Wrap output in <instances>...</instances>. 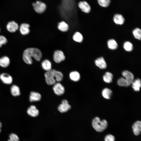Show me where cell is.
<instances>
[{"mask_svg":"<svg viewBox=\"0 0 141 141\" xmlns=\"http://www.w3.org/2000/svg\"><path fill=\"white\" fill-rule=\"evenodd\" d=\"M34 11L39 14L44 13L47 8L46 5L44 2L40 1H36L32 4Z\"/></svg>","mask_w":141,"mask_h":141,"instance_id":"3957f363","label":"cell"},{"mask_svg":"<svg viewBox=\"0 0 141 141\" xmlns=\"http://www.w3.org/2000/svg\"><path fill=\"white\" fill-rule=\"evenodd\" d=\"M53 89L55 93L58 96L63 95L65 91L64 86L60 83H56L54 85Z\"/></svg>","mask_w":141,"mask_h":141,"instance_id":"ba28073f","label":"cell"},{"mask_svg":"<svg viewBox=\"0 0 141 141\" xmlns=\"http://www.w3.org/2000/svg\"><path fill=\"white\" fill-rule=\"evenodd\" d=\"M6 28L9 32L13 33L18 30L19 26L18 24L14 21H10L7 24Z\"/></svg>","mask_w":141,"mask_h":141,"instance_id":"30bf717a","label":"cell"},{"mask_svg":"<svg viewBox=\"0 0 141 141\" xmlns=\"http://www.w3.org/2000/svg\"><path fill=\"white\" fill-rule=\"evenodd\" d=\"M1 128H0V133L1 132Z\"/></svg>","mask_w":141,"mask_h":141,"instance_id":"8d00e7d4","label":"cell"},{"mask_svg":"<svg viewBox=\"0 0 141 141\" xmlns=\"http://www.w3.org/2000/svg\"><path fill=\"white\" fill-rule=\"evenodd\" d=\"M123 48L124 49L127 51H131L133 50V44L129 41L125 42L123 44Z\"/></svg>","mask_w":141,"mask_h":141,"instance_id":"f546056e","label":"cell"},{"mask_svg":"<svg viewBox=\"0 0 141 141\" xmlns=\"http://www.w3.org/2000/svg\"><path fill=\"white\" fill-rule=\"evenodd\" d=\"M7 42V40L4 36L0 35V47L2 46L3 45L6 44Z\"/></svg>","mask_w":141,"mask_h":141,"instance_id":"836d02e7","label":"cell"},{"mask_svg":"<svg viewBox=\"0 0 141 141\" xmlns=\"http://www.w3.org/2000/svg\"><path fill=\"white\" fill-rule=\"evenodd\" d=\"M122 75L131 85L134 80V76L133 74L128 71L125 70L122 72Z\"/></svg>","mask_w":141,"mask_h":141,"instance_id":"5bb4252c","label":"cell"},{"mask_svg":"<svg viewBox=\"0 0 141 141\" xmlns=\"http://www.w3.org/2000/svg\"><path fill=\"white\" fill-rule=\"evenodd\" d=\"M9 139L8 141H19L18 136L15 134L11 133L9 136Z\"/></svg>","mask_w":141,"mask_h":141,"instance_id":"d6a6232c","label":"cell"},{"mask_svg":"<svg viewBox=\"0 0 141 141\" xmlns=\"http://www.w3.org/2000/svg\"><path fill=\"white\" fill-rule=\"evenodd\" d=\"M71 108V106L69 104L68 101L64 99L62 100L61 103L58 106V109L60 112L63 113L67 112Z\"/></svg>","mask_w":141,"mask_h":141,"instance_id":"8992f818","label":"cell"},{"mask_svg":"<svg viewBox=\"0 0 141 141\" xmlns=\"http://www.w3.org/2000/svg\"><path fill=\"white\" fill-rule=\"evenodd\" d=\"M112 92L110 89L108 88L104 89L102 91L103 97L107 99H110L112 96Z\"/></svg>","mask_w":141,"mask_h":141,"instance_id":"603a6c76","label":"cell"},{"mask_svg":"<svg viewBox=\"0 0 141 141\" xmlns=\"http://www.w3.org/2000/svg\"><path fill=\"white\" fill-rule=\"evenodd\" d=\"M113 77V75L111 73L107 72L103 75V79L105 82L110 83L112 81Z\"/></svg>","mask_w":141,"mask_h":141,"instance_id":"d4e9b609","label":"cell"},{"mask_svg":"<svg viewBox=\"0 0 141 141\" xmlns=\"http://www.w3.org/2000/svg\"><path fill=\"white\" fill-rule=\"evenodd\" d=\"M42 56L40 51L36 48H29L25 49L23 53L22 57L24 61L26 63L31 64L32 63V57L37 61H39Z\"/></svg>","mask_w":141,"mask_h":141,"instance_id":"6da1fadb","label":"cell"},{"mask_svg":"<svg viewBox=\"0 0 141 141\" xmlns=\"http://www.w3.org/2000/svg\"><path fill=\"white\" fill-rule=\"evenodd\" d=\"M2 126V125L1 123L0 122V128H1Z\"/></svg>","mask_w":141,"mask_h":141,"instance_id":"d590c367","label":"cell"},{"mask_svg":"<svg viewBox=\"0 0 141 141\" xmlns=\"http://www.w3.org/2000/svg\"><path fill=\"white\" fill-rule=\"evenodd\" d=\"M0 79L3 83L6 84H10L13 82L11 76L6 73H3L0 75Z\"/></svg>","mask_w":141,"mask_h":141,"instance_id":"9c48e42d","label":"cell"},{"mask_svg":"<svg viewBox=\"0 0 141 141\" xmlns=\"http://www.w3.org/2000/svg\"><path fill=\"white\" fill-rule=\"evenodd\" d=\"M30 25L27 24H22L19 28L21 34L24 35L28 34L30 32Z\"/></svg>","mask_w":141,"mask_h":141,"instance_id":"9a60e30c","label":"cell"},{"mask_svg":"<svg viewBox=\"0 0 141 141\" xmlns=\"http://www.w3.org/2000/svg\"><path fill=\"white\" fill-rule=\"evenodd\" d=\"M54 70L46 71L44 74L46 82L48 85H54L56 83Z\"/></svg>","mask_w":141,"mask_h":141,"instance_id":"277c9868","label":"cell"},{"mask_svg":"<svg viewBox=\"0 0 141 141\" xmlns=\"http://www.w3.org/2000/svg\"><path fill=\"white\" fill-rule=\"evenodd\" d=\"M131 84L134 91H140L141 84L140 80L139 79L137 78L133 80Z\"/></svg>","mask_w":141,"mask_h":141,"instance_id":"d6986e66","label":"cell"},{"mask_svg":"<svg viewBox=\"0 0 141 141\" xmlns=\"http://www.w3.org/2000/svg\"><path fill=\"white\" fill-rule=\"evenodd\" d=\"M70 79L74 81H77L80 79V75L79 73L77 71L71 72L69 75Z\"/></svg>","mask_w":141,"mask_h":141,"instance_id":"7402d4cb","label":"cell"},{"mask_svg":"<svg viewBox=\"0 0 141 141\" xmlns=\"http://www.w3.org/2000/svg\"><path fill=\"white\" fill-rule=\"evenodd\" d=\"M58 28L59 30L63 32L67 31L69 28L68 25L64 21H62L58 23Z\"/></svg>","mask_w":141,"mask_h":141,"instance_id":"484cf974","label":"cell"},{"mask_svg":"<svg viewBox=\"0 0 141 141\" xmlns=\"http://www.w3.org/2000/svg\"><path fill=\"white\" fill-rule=\"evenodd\" d=\"M132 33L133 36L136 39L139 40H140L141 30L139 28H136L133 31Z\"/></svg>","mask_w":141,"mask_h":141,"instance_id":"83f0119b","label":"cell"},{"mask_svg":"<svg viewBox=\"0 0 141 141\" xmlns=\"http://www.w3.org/2000/svg\"><path fill=\"white\" fill-rule=\"evenodd\" d=\"M41 96L39 93L32 91L30 93L29 100L31 102L38 101L41 99Z\"/></svg>","mask_w":141,"mask_h":141,"instance_id":"e0dca14e","label":"cell"},{"mask_svg":"<svg viewBox=\"0 0 141 141\" xmlns=\"http://www.w3.org/2000/svg\"><path fill=\"white\" fill-rule=\"evenodd\" d=\"M92 125L96 131L101 132L104 131L107 128L108 123L106 120H103L101 121L99 118L96 117L92 121Z\"/></svg>","mask_w":141,"mask_h":141,"instance_id":"7a4b0ae2","label":"cell"},{"mask_svg":"<svg viewBox=\"0 0 141 141\" xmlns=\"http://www.w3.org/2000/svg\"><path fill=\"white\" fill-rule=\"evenodd\" d=\"M10 91L12 95L14 96H18L20 95V88L16 85H13L11 86Z\"/></svg>","mask_w":141,"mask_h":141,"instance_id":"cb8c5ba5","label":"cell"},{"mask_svg":"<svg viewBox=\"0 0 141 141\" xmlns=\"http://www.w3.org/2000/svg\"><path fill=\"white\" fill-rule=\"evenodd\" d=\"M99 4L101 6L106 7L110 5L111 1L110 0H97Z\"/></svg>","mask_w":141,"mask_h":141,"instance_id":"1f68e13d","label":"cell"},{"mask_svg":"<svg viewBox=\"0 0 141 141\" xmlns=\"http://www.w3.org/2000/svg\"><path fill=\"white\" fill-rule=\"evenodd\" d=\"M55 78L56 81L59 82L61 81L63 78L62 73L61 72L54 70Z\"/></svg>","mask_w":141,"mask_h":141,"instance_id":"4dcf8cb0","label":"cell"},{"mask_svg":"<svg viewBox=\"0 0 141 141\" xmlns=\"http://www.w3.org/2000/svg\"></svg>","mask_w":141,"mask_h":141,"instance_id":"74e56055","label":"cell"},{"mask_svg":"<svg viewBox=\"0 0 141 141\" xmlns=\"http://www.w3.org/2000/svg\"><path fill=\"white\" fill-rule=\"evenodd\" d=\"M113 20L115 24L119 25L123 24L125 21V19L122 15L118 14H116L114 15Z\"/></svg>","mask_w":141,"mask_h":141,"instance_id":"2e32d148","label":"cell"},{"mask_svg":"<svg viewBox=\"0 0 141 141\" xmlns=\"http://www.w3.org/2000/svg\"><path fill=\"white\" fill-rule=\"evenodd\" d=\"M10 60L7 56H3L0 58V66L2 67L6 68L9 66Z\"/></svg>","mask_w":141,"mask_h":141,"instance_id":"ac0fdd59","label":"cell"},{"mask_svg":"<svg viewBox=\"0 0 141 141\" xmlns=\"http://www.w3.org/2000/svg\"><path fill=\"white\" fill-rule=\"evenodd\" d=\"M78 7L83 12L88 13L91 10V8L88 3L85 1H81L78 4Z\"/></svg>","mask_w":141,"mask_h":141,"instance_id":"5b68a950","label":"cell"},{"mask_svg":"<svg viewBox=\"0 0 141 141\" xmlns=\"http://www.w3.org/2000/svg\"><path fill=\"white\" fill-rule=\"evenodd\" d=\"M132 128L134 135L137 136L139 135L141 131V122L138 121L135 122L133 125Z\"/></svg>","mask_w":141,"mask_h":141,"instance_id":"7c38bea8","label":"cell"},{"mask_svg":"<svg viewBox=\"0 0 141 141\" xmlns=\"http://www.w3.org/2000/svg\"><path fill=\"white\" fill-rule=\"evenodd\" d=\"M43 68L46 71L51 69V63L49 60L46 59L43 61L42 63Z\"/></svg>","mask_w":141,"mask_h":141,"instance_id":"ffe728a7","label":"cell"},{"mask_svg":"<svg viewBox=\"0 0 141 141\" xmlns=\"http://www.w3.org/2000/svg\"><path fill=\"white\" fill-rule=\"evenodd\" d=\"M95 65L101 69H105L107 67L106 62L103 57L97 58L95 61Z\"/></svg>","mask_w":141,"mask_h":141,"instance_id":"8fae6325","label":"cell"},{"mask_svg":"<svg viewBox=\"0 0 141 141\" xmlns=\"http://www.w3.org/2000/svg\"><path fill=\"white\" fill-rule=\"evenodd\" d=\"M107 44L108 48L111 50H115L118 47V45L117 42L113 39H111L108 40L107 41Z\"/></svg>","mask_w":141,"mask_h":141,"instance_id":"44dd1931","label":"cell"},{"mask_svg":"<svg viewBox=\"0 0 141 141\" xmlns=\"http://www.w3.org/2000/svg\"><path fill=\"white\" fill-rule=\"evenodd\" d=\"M115 139L114 136L110 134L107 135L104 138L105 141H115Z\"/></svg>","mask_w":141,"mask_h":141,"instance_id":"e575fe53","label":"cell"},{"mask_svg":"<svg viewBox=\"0 0 141 141\" xmlns=\"http://www.w3.org/2000/svg\"><path fill=\"white\" fill-rule=\"evenodd\" d=\"M28 114L33 117L37 116L39 114V111L34 105H31L29 107L27 110Z\"/></svg>","mask_w":141,"mask_h":141,"instance_id":"4fadbf2b","label":"cell"},{"mask_svg":"<svg viewBox=\"0 0 141 141\" xmlns=\"http://www.w3.org/2000/svg\"><path fill=\"white\" fill-rule=\"evenodd\" d=\"M117 83L118 85L120 86L127 87L131 85L124 78L121 77L119 78L118 80Z\"/></svg>","mask_w":141,"mask_h":141,"instance_id":"4316f807","label":"cell"},{"mask_svg":"<svg viewBox=\"0 0 141 141\" xmlns=\"http://www.w3.org/2000/svg\"><path fill=\"white\" fill-rule=\"evenodd\" d=\"M73 39L74 41L77 42L81 43L83 39V37L82 35L79 32H77L74 34Z\"/></svg>","mask_w":141,"mask_h":141,"instance_id":"f1b7e54d","label":"cell"},{"mask_svg":"<svg viewBox=\"0 0 141 141\" xmlns=\"http://www.w3.org/2000/svg\"><path fill=\"white\" fill-rule=\"evenodd\" d=\"M65 57L63 52L60 50L55 51L54 53V60L57 63H60L64 61Z\"/></svg>","mask_w":141,"mask_h":141,"instance_id":"52a82bcc","label":"cell"}]
</instances>
